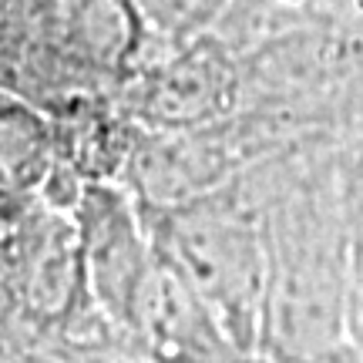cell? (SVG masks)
Returning a JSON list of instances; mask_svg holds the SVG:
<instances>
[{"label": "cell", "instance_id": "5b68a950", "mask_svg": "<svg viewBox=\"0 0 363 363\" xmlns=\"http://www.w3.org/2000/svg\"><path fill=\"white\" fill-rule=\"evenodd\" d=\"M51 135L30 108L0 101V192L21 195L48 179Z\"/></svg>", "mask_w": 363, "mask_h": 363}, {"label": "cell", "instance_id": "277c9868", "mask_svg": "<svg viewBox=\"0 0 363 363\" xmlns=\"http://www.w3.org/2000/svg\"><path fill=\"white\" fill-rule=\"evenodd\" d=\"M235 71L212 40H195L162 67L148 88V118L169 128H199L229 115L235 104Z\"/></svg>", "mask_w": 363, "mask_h": 363}, {"label": "cell", "instance_id": "7a4b0ae2", "mask_svg": "<svg viewBox=\"0 0 363 363\" xmlns=\"http://www.w3.org/2000/svg\"><path fill=\"white\" fill-rule=\"evenodd\" d=\"M155 246L229 337H259L269 272L262 208L222 185L165 208Z\"/></svg>", "mask_w": 363, "mask_h": 363}, {"label": "cell", "instance_id": "6da1fadb", "mask_svg": "<svg viewBox=\"0 0 363 363\" xmlns=\"http://www.w3.org/2000/svg\"><path fill=\"white\" fill-rule=\"evenodd\" d=\"M353 229L320 189H299L266 212V303L259 337L289 363L333 353L350 323Z\"/></svg>", "mask_w": 363, "mask_h": 363}, {"label": "cell", "instance_id": "3957f363", "mask_svg": "<svg viewBox=\"0 0 363 363\" xmlns=\"http://www.w3.org/2000/svg\"><path fill=\"white\" fill-rule=\"evenodd\" d=\"M158 249L145 242L138 222L115 189H91L81 202V259L91 272L94 293L121 313L135 320L142 289L152 276Z\"/></svg>", "mask_w": 363, "mask_h": 363}, {"label": "cell", "instance_id": "8992f818", "mask_svg": "<svg viewBox=\"0 0 363 363\" xmlns=\"http://www.w3.org/2000/svg\"><path fill=\"white\" fill-rule=\"evenodd\" d=\"M131 7L152 24L158 34L169 38H195L199 27L212 21L222 0H131Z\"/></svg>", "mask_w": 363, "mask_h": 363}, {"label": "cell", "instance_id": "52a82bcc", "mask_svg": "<svg viewBox=\"0 0 363 363\" xmlns=\"http://www.w3.org/2000/svg\"><path fill=\"white\" fill-rule=\"evenodd\" d=\"M316 363H363L360 353H353V350H343V347H337L333 353H326L323 360H316Z\"/></svg>", "mask_w": 363, "mask_h": 363}, {"label": "cell", "instance_id": "ba28073f", "mask_svg": "<svg viewBox=\"0 0 363 363\" xmlns=\"http://www.w3.org/2000/svg\"><path fill=\"white\" fill-rule=\"evenodd\" d=\"M11 199H13V195L0 192V233H4V229L11 225V212H7V208H11Z\"/></svg>", "mask_w": 363, "mask_h": 363}, {"label": "cell", "instance_id": "9c48e42d", "mask_svg": "<svg viewBox=\"0 0 363 363\" xmlns=\"http://www.w3.org/2000/svg\"><path fill=\"white\" fill-rule=\"evenodd\" d=\"M360 40H363V17H360Z\"/></svg>", "mask_w": 363, "mask_h": 363}]
</instances>
